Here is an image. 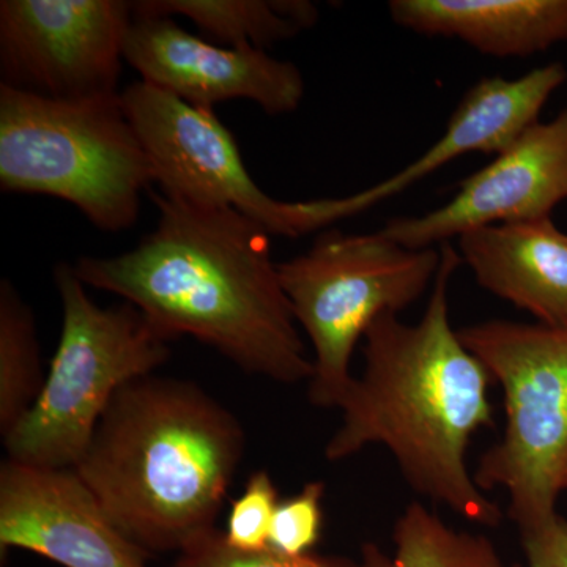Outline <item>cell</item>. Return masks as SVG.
<instances>
[{
	"instance_id": "3",
	"label": "cell",
	"mask_w": 567,
	"mask_h": 567,
	"mask_svg": "<svg viewBox=\"0 0 567 567\" xmlns=\"http://www.w3.org/2000/svg\"><path fill=\"white\" fill-rule=\"evenodd\" d=\"M245 432L192 382L142 377L118 391L74 472L142 550L182 554L216 532Z\"/></svg>"
},
{
	"instance_id": "10",
	"label": "cell",
	"mask_w": 567,
	"mask_h": 567,
	"mask_svg": "<svg viewBox=\"0 0 567 567\" xmlns=\"http://www.w3.org/2000/svg\"><path fill=\"white\" fill-rule=\"evenodd\" d=\"M567 200V104L550 122H536L458 192L423 216L394 218L380 233L409 249L436 248L494 224L550 218Z\"/></svg>"
},
{
	"instance_id": "5",
	"label": "cell",
	"mask_w": 567,
	"mask_h": 567,
	"mask_svg": "<svg viewBox=\"0 0 567 567\" xmlns=\"http://www.w3.org/2000/svg\"><path fill=\"white\" fill-rule=\"evenodd\" d=\"M54 279L63 309L58 350L35 404L3 446L20 464L74 470L112 399L166 363L171 341L136 306L92 301L71 265L59 264Z\"/></svg>"
},
{
	"instance_id": "23",
	"label": "cell",
	"mask_w": 567,
	"mask_h": 567,
	"mask_svg": "<svg viewBox=\"0 0 567 567\" xmlns=\"http://www.w3.org/2000/svg\"><path fill=\"white\" fill-rule=\"evenodd\" d=\"M563 491H567V462L565 466V473H563V483H561Z\"/></svg>"
},
{
	"instance_id": "12",
	"label": "cell",
	"mask_w": 567,
	"mask_h": 567,
	"mask_svg": "<svg viewBox=\"0 0 567 567\" xmlns=\"http://www.w3.org/2000/svg\"><path fill=\"white\" fill-rule=\"evenodd\" d=\"M0 548H22L65 567H148L73 468L0 465Z\"/></svg>"
},
{
	"instance_id": "15",
	"label": "cell",
	"mask_w": 567,
	"mask_h": 567,
	"mask_svg": "<svg viewBox=\"0 0 567 567\" xmlns=\"http://www.w3.org/2000/svg\"><path fill=\"white\" fill-rule=\"evenodd\" d=\"M391 20L457 39L496 59L529 58L567 41V0H391Z\"/></svg>"
},
{
	"instance_id": "13",
	"label": "cell",
	"mask_w": 567,
	"mask_h": 567,
	"mask_svg": "<svg viewBox=\"0 0 567 567\" xmlns=\"http://www.w3.org/2000/svg\"><path fill=\"white\" fill-rule=\"evenodd\" d=\"M566 80L565 65L548 63L516 80L477 81L451 114L445 133L420 158L363 192L336 197L339 218L342 221L385 203L468 153L498 155L539 122L540 111Z\"/></svg>"
},
{
	"instance_id": "22",
	"label": "cell",
	"mask_w": 567,
	"mask_h": 567,
	"mask_svg": "<svg viewBox=\"0 0 567 567\" xmlns=\"http://www.w3.org/2000/svg\"><path fill=\"white\" fill-rule=\"evenodd\" d=\"M520 539L528 567H567V518L555 514L536 527L520 529Z\"/></svg>"
},
{
	"instance_id": "20",
	"label": "cell",
	"mask_w": 567,
	"mask_h": 567,
	"mask_svg": "<svg viewBox=\"0 0 567 567\" xmlns=\"http://www.w3.org/2000/svg\"><path fill=\"white\" fill-rule=\"evenodd\" d=\"M173 567H363L361 563L339 557H319V555H290L279 554L274 548L264 550H238L226 543L223 532L197 540L192 547L178 554Z\"/></svg>"
},
{
	"instance_id": "19",
	"label": "cell",
	"mask_w": 567,
	"mask_h": 567,
	"mask_svg": "<svg viewBox=\"0 0 567 567\" xmlns=\"http://www.w3.org/2000/svg\"><path fill=\"white\" fill-rule=\"evenodd\" d=\"M279 505L278 488L264 470L254 472L227 516L223 535L238 550L257 551L270 547L271 524Z\"/></svg>"
},
{
	"instance_id": "2",
	"label": "cell",
	"mask_w": 567,
	"mask_h": 567,
	"mask_svg": "<svg viewBox=\"0 0 567 567\" xmlns=\"http://www.w3.org/2000/svg\"><path fill=\"white\" fill-rule=\"evenodd\" d=\"M442 262L420 322L386 312L364 334L365 369L342 404L330 462L385 445L409 486L475 524L498 527L503 513L466 466L470 440L494 425L491 372L466 349L450 320L457 249L440 246Z\"/></svg>"
},
{
	"instance_id": "11",
	"label": "cell",
	"mask_w": 567,
	"mask_h": 567,
	"mask_svg": "<svg viewBox=\"0 0 567 567\" xmlns=\"http://www.w3.org/2000/svg\"><path fill=\"white\" fill-rule=\"evenodd\" d=\"M125 61L142 81L205 110L249 100L267 114L282 115L297 111L305 99L303 74L292 62L256 48L213 43L185 31L174 18L133 14Z\"/></svg>"
},
{
	"instance_id": "9",
	"label": "cell",
	"mask_w": 567,
	"mask_h": 567,
	"mask_svg": "<svg viewBox=\"0 0 567 567\" xmlns=\"http://www.w3.org/2000/svg\"><path fill=\"white\" fill-rule=\"evenodd\" d=\"M132 2L2 0V85L54 100L117 95Z\"/></svg>"
},
{
	"instance_id": "8",
	"label": "cell",
	"mask_w": 567,
	"mask_h": 567,
	"mask_svg": "<svg viewBox=\"0 0 567 567\" xmlns=\"http://www.w3.org/2000/svg\"><path fill=\"white\" fill-rule=\"evenodd\" d=\"M122 104L163 196L230 208L271 237L298 238L328 227L320 199L284 203L254 182L234 134L213 110L193 106L142 80L122 92Z\"/></svg>"
},
{
	"instance_id": "14",
	"label": "cell",
	"mask_w": 567,
	"mask_h": 567,
	"mask_svg": "<svg viewBox=\"0 0 567 567\" xmlns=\"http://www.w3.org/2000/svg\"><path fill=\"white\" fill-rule=\"evenodd\" d=\"M457 240L481 287L540 324L567 330V234L551 218L480 227Z\"/></svg>"
},
{
	"instance_id": "16",
	"label": "cell",
	"mask_w": 567,
	"mask_h": 567,
	"mask_svg": "<svg viewBox=\"0 0 567 567\" xmlns=\"http://www.w3.org/2000/svg\"><path fill=\"white\" fill-rule=\"evenodd\" d=\"M132 7L136 17L188 18L204 39L237 50H265L319 21L308 0H141Z\"/></svg>"
},
{
	"instance_id": "21",
	"label": "cell",
	"mask_w": 567,
	"mask_h": 567,
	"mask_svg": "<svg viewBox=\"0 0 567 567\" xmlns=\"http://www.w3.org/2000/svg\"><path fill=\"white\" fill-rule=\"evenodd\" d=\"M322 481L306 484L300 494L279 502L271 524L270 547L279 554L300 557L311 554L323 527Z\"/></svg>"
},
{
	"instance_id": "17",
	"label": "cell",
	"mask_w": 567,
	"mask_h": 567,
	"mask_svg": "<svg viewBox=\"0 0 567 567\" xmlns=\"http://www.w3.org/2000/svg\"><path fill=\"white\" fill-rule=\"evenodd\" d=\"M393 554L363 547V567H522L499 557L486 536L447 527L421 503L406 506L393 533Z\"/></svg>"
},
{
	"instance_id": "1",
	"label": "cell",
	"mask_w": 567,
	"mask_h": 567,
	"mask_svg": "<svg viewBox=\"0 0 567 567\" xmlns=\"http://www.w3.org/2000/svg\"><path fill=\"white\" fill-rule=\"evenodd\" d=\"M158 223L132 251L81 257L78 278L136 306L169 341L192 336L248 374L311 382L287 295L260 224L230 208L151 192Z\"/></svg>"
},
{
	"instance_id": "6",
	"label": "cell",
	"mask_w": 567,
	"mask_h": 567,
	"mask_svg": "<svg viewBox=\"0 0 567 567\" xmlns=\"http://www.w3.org/2000/svg\"><path fill=\"white\" fill-rule=\"evenodd\" d=\"M440 262V248L409 249L380 230H330L309 251L278 264L295 320L315 347L312 404L341 409L357 380L350 363L358 339L380 316L420 300Z\"/></svg>"
},
{
	"instance_id": "4",
	"label": "cell",
	"mask_w": 567,
	"mask_h": 567,
	"mask_svg": "<svg viewBox=\"0 0 567 567\" xmlns=\"http://www.w3.org/2000/svg\"><path fill=\"white\" fill-rule=\"evenodd\" d=\"M122 93L54 100L0 84V188L65 200L104 233L137 221L153 185Z\"/></svg>"
},
{
	"instance_id": "18",
	"label": "cell",
	"mask_w": 567,
	"mask_h": 567,
	"mask_svg": "<svg viewBox=\"0 0 567 567\" xmlns=\"http://www.w3.org/2000/svg\"><path fill=\"white\" fill-rule=\"evenodd\" d=\"M39 338L32 309L13 284H0V434L28 415L43 390Z\"/></svg>"
},
{
	"instance_id": "7",
	"label": "cell",
	"mask_w": 567,
	"mask_h": 567,
	"mask_svg": "<svg viewBox=\"0 0 567 567\" xmlns=\"http://www.w3.org/2000/svg\"><path fill=\"white\" fill-rule=\"evenodd\" d=\"M505 391L502 442L480 458L481 491L503 487L518 532L557 513L567 462V330L488 320L458 331Z\"/></svg>"
}]
</instances>
